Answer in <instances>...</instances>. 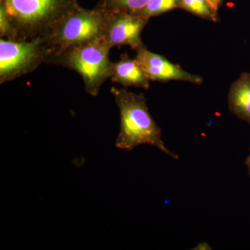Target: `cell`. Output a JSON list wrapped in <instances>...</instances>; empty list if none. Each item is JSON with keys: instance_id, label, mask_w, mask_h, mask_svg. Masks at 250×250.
Wrapping results in <instances>:
<instances>
[{"instance_id": "cell-14", "label": "cell", "mask_w": 250, "mask_h": 250, "mask_svg": "<svg viewBox=\"0 0 250 250\" xmlns=\"http://www.w3.org/2000/svg\"><path fill=\"white\" fill-rule=\"evenodd\" d=\"M208 1L215 11L218 12L220 6L223 4L224 0H208Z\"/></svg>"}, {"instance_id": "cell-7", "label": "cell", "mask_w": 250, "mask_h": 250, "mask_svg": "<svg viewBox=\"0 0 250 250\" xmlns=\"http://www.w3.org/2000/svg\"><path fill=\"white\" fill-rule=\"evenodd\" d=\"M134 59L148 79L153 82L182 81L195 84H201L203 82L202 77L185 71L180 65L170 62L164 56L148 50L146 46L136 51Z\"/></svg>"}, {"instance_id": "cell-2", "label": "cell", "mask_w": 250, "mask_h": 250, "mask_svg": "<svg viewBox=\"0 0 250 250\" xmlns=\"http://www.w3.org/2000/svg\"><path fill=\"white\" fill-rule=\"evenodd\" d=\"M16 33L15 41L45 37L67 14L80 6L78 0H0Z\"/></svg>"}, {"instance_id": "cell-15", "label": "cell", "mask_w": 250, "mask_h": 250, "mask_svg": "<svg viewBox=\"0 0 250 250\" xmlns=\"http://www.w3.org/2000/svg\"><path fill=\"white\" fill-rule=\"evenodd\" d=\"M246 164L247 166H248V171H249V174L250 176V156H248V158H247Z\"/></svg>"}, {"instance_id": "cell-11", "label": "cell", "mask_w": 250, "mask_h": 250, "mask_svg": "<svg viewBox=\"0 0 250 250\" xmlns=\"http://www.w3.org/2000/svg\"><path fill=\"white\" fill-rule=\"evenodd\" d=\"M149 0H100L95 6L98 9L137 14L146 6Z\"/></svg>"}, {"instance_id": "cell-3", "label": "cell", "mask_w": 250, "mask_h": 250, "mask_svg": "<svg viewBox=\"0 0 250 250\" xmlns=\"http://www.w3.org/2000/svg\"><path fill=\"white\" fill-rule=\"evenodd\" d=\"M108 12L80 6L62 18L48 36L44 38L46 63L67 49L103 39Z\"/></svg>"}, {"instance_id": "cell-9", "label": "cell", "mask_w": 250, "mask_h": 250, "mask_svg": "<svg viewBox=\"0 0 250 250\" xmlns=\"http://www.w3.org/2000/svg\"><path fill=\"white\" fill-rule=\"evenodd\" d=\"M228 104L233 115L250 125V73H242L231 85Z\"/></svg>"}, {"instance_id": "cell-6", "label": "cell", "mask_w": 250, "mask_h": 250, "mask_svg": "<svg viewBox=\"0 0 250 250\" xmlns=\"http://www.w3.org/2000/svg\"><path fill=\"white\" fill-rule=\"evenodd\" d=\"M108 12L103 39L112 48L128 45L137 51L145 47L141 35L149 19L128 13Z\"/></svg>"}, {"instance_id": "cell-8", "label": "cell", "mask_w": 250, "mask_h": 250, "mask_svg": "<svg viewBox=\"0 0 250 250\" xmlns=\"http://www.w3.org/2000/svg\"><path fill=\"white\" fill-rule=\"evenodd\" d=\"M110 79L113 83L125 87L134 86L147 90L150 85V80L142 67L135 59H130L126 53L122 54L119 61L112 63Z\"/></svg>"}, {"instance_id": "cell-13", "label": "cell", "mask_w": 250, "mask_h": 250, "mask_svg": "<svg viewBox=\"0 0 250 250\" xmlns=\"http://www.w3.org/2000/svg\"><path fill=\"white\" fill-rule=\"evenodd\" d=\"M0 37L16 40V33L6 16L4 8L0 6Z\"/></svg>"}, {"instance_id": "cell-10", "label": "cell", "mask_w": 250, "mask_h": 250, "mask_svg": "<svg viewBox=\"0 0 250 250\" xmlns=\"http://www.w3.org/2000/svg\"><path fill=\"white\" fill-rule=\"evenodd\" d=\"M179 9L207 21H219L218 12L212 7L208 0H179Z\"/></svg>"}, {"instance_id": "cell-12", "label": "cell", "mask_w": 250, "mask_h": 250, "mask_svg": "<svg viewBox=\"0 0 250 250\" xmlns=\"http://www.w3.org/2000/svg\"><path fill=\"white\" fill-rule=\"evenodd\" d=\"M176 9H179V0H149L146 6L135 15L149 20Z\"/></svg>"}, {"instance_id": "cell-5", "label": "cell", "mask_w": 250, "mask_h": 250, "mask_svg": "<svg viewBox=\"0 0 250 250\" xmlns=\"http://www.w3.org/2000/svg\"><path fill=\"white\" fill-rule=\"evenodd\" d=\"M43 37L29 41L0 39V83L10 82L34 72L45 62Z\"/></svg>"}, {"instance_id": "cell-4", "label": "cell", "mask_w": 250, "mask_h": 250, "mask_svg": "<svg viewBox=\"0 0 250 250\" xmlns=\"http://www.w3.org/2000/svg\"><path fill=\"white\" fill-rule=\"evenodd\" d=\"M112 47L103 39L72 47L52 59L57 64L77 72L91 96H98L103 83L111 78L113 62L109 53Z\"/></svg>"}, {"instance_id": "cell-1", "label": "cell", "mask_w": 250, "mask_h": 250, "mask_svg": "<svg viewBox=\"0 0 250 250\" xmlns=\"http://www.w3.org/2000/svg\"><path fill=\"white\" fill-rule=\"evenodd\" d=\"M111 92L121 115L117 148L129 152L141 145H149L172 159H179L177 154L166 147L161 139V128L149 113L144 94H136L116 87H112Z\"/></svg>"}]
</instances>
